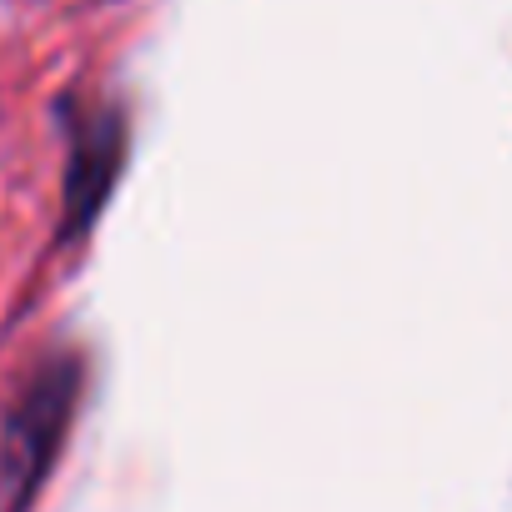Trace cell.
<instances>
[{"label":"cell","instance_id":"2","mask_svg":"<svg viewBox=\"0 0 512 512\" xmlns=\"http://www.w3.org/2000/svg\"><path fill=\"white\" fill-rule=\"evenodd\" d=\"M66 216L61 241H81L106 211L126 166V116L106 101H66Z\"/></svg>","mask_w":512,"mask_h":512},{"label":"cell","instance_id":"1","mask_svg":"<svg viewBox=\"0 0 512 512\" xmlns=\"http://www.w3.org/2000/svg\"><path fill=\"white\" fill-rule=\"evenodd\" d=\"M81 387H86L81 357L61 352L11 402L6 427H0V512H31V502L41 497L56 457L66 452Z\"/></svg>","mask_w":512,"mask_h":512}]
</instances>
